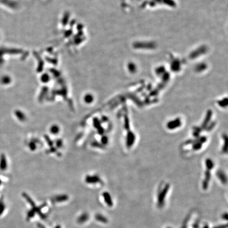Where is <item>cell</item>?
Masks as SVG:
<instances>
[{"instance_id":"7","label":"cell","mask_w":228,"mask_h":228,"mask_svg":"<svg viewBox=\"0 0 228 228\" xmlns=\"http://www.w3.org/2000/svg\"><path fill=\"white\" fill-rule=\"evenodd\" d=\"M30 147L32 150H34L36 148V146L34 143H31L30 144Z\"/></svg>"},{"instance_id":"2","label":"cell","mask_w":228,"mask_h":228,"mask_svg":"<svg viewBox=\"0 0 228 228\" xmlns=\"http://www.w3.org/2000/svg\"><path fill=\"white\" fill-rule=\"evenodd\" d=\"M99 179L97 177H88L86 178V181L88 183H96L98 182Z\"/></svg>"},{"instance_id":"3","label":"cell","mask_w":228,"mask_h":228,"mask_svg":"<svg viewBox=\"0 0 228 228\" xmlns=\"http://www.w3.org/2000/svg\"><path fill=\"white\" fill-rule=\"evenodd\" d=\"M59 132V128L56 125H53L50 128V132L52 134H55Z\"/></svg>"},{"instance_id":"5","label":"cell","mask_w":228,"mask_h":228,"mask_svg":"<svg viewBox=\"0 0 228 228\" xmlns=\"http://www.w3.org/2000/svg\"><path fill=\"white\" fill-rule=\"evenodd\" d=\"M103 196H104V198L105 199V200H106L107 203L111 205V201L110 199V196H109V194L107 193H105L103 194Z\"/></svg>"},{"instance_id":"1","label":"cell","mask_w":228,"mask_h":228,"mask_svg":"<svg viewBox=\"0 0 228 228\" xmlns=\"http://www.w3.org/2000/svg\"><path fill=\"white\" fill-rule=\"evenodd\" d=\"M180 125V122L179 120H176L174 121H172L168 124L167 127L170 129H174L177 128V126H179Z\"/></svg>"},{"instance_id":"4","label":"cell","mask_w":228,"mask_h":228,"mask_svg":"<svg viewBox=\"0 0 228 228\" xmlns=\"http://www.w3.org/2000/svg\"><path fill=\"white\" fill-rule=\"evenodd\" d=\"M15 113H16L17 116L18 117V118H19L20 120H21V121H23V120H25V116H24V114H23L22 112H21V111H17L15 112Z\"/></svg>"},{"instance_id":"8","label":"cell","mask_w":228,"mask_h":228,"mask_svg":"<svg viewBox=\"0 0 228 228\" xmlns=\"http://www.w3.org/2000/svg\"><path fill=\"white\" fill-rule=\"evenodd\" d=\"M101 141H102V143L103 144H106L107 143V142H108V138H107L106 137H103L102 138Z\"/></svg>"},{"instance_id":"6","label":"cell","mask_w":228,"mask_h":228,"mask_svg":"<svg viewBox=\"0 0 228 228\" xmlns=\"http://www.w3.org/2000/svg\"><path fill=\"white\" fill-rule=\"evenodd\" d=\"M92 101V98L90 96H87L85 98V101L87 103H90Z\"/></svg>"}]
</instances>
